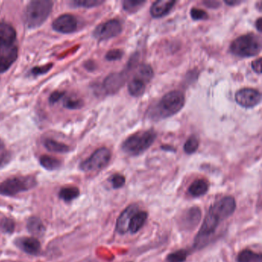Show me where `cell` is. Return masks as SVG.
<instances>
[{
    "instance_id": "obj_7",
    "label": "cell",
    "mask_w": 262,
    "mask_h": 262,
    "mask_svg": "<svg viewBox=\"0 0 262 262\" xmlns=\"http://www.w3.org/2000/svg\"><path fill=\"white\" fill-rule=\"evenodd\" d=\"M122 31V25L119 19H111L100 24L95 29L93 36L98 40H108L119 36Z\"/></svg>"
},
{
    "instance_id": "obj_27",
    "label": "cell",
    "mask_w": 262,
    "mask_h": 262,
    "mask_svg": "<svg viewBox=\"0 0 262 262\" xmlns=\"http://www.w3.org/2000/svg\"><path fill=\"white\" fill-rule=\"evenodd\" d=\"M145 4V1H136V0H125L122 2L124 10L128 13H133L138 11L140 7Z\"/></svg>"
},
{
    "instance_id": "obj_30",
    "label": "cell",
    "mask_w": 262,
    "mask_h": 262,
    "mask_svg": "<svg viewBox=\"0 0 262 262\" xmlns=\"http://www.w3.org/2000/svg\"><path fill=\"white\" fill-rule=\"evenodd\" d=\"M188 257V251L185 250H179L168 254L167 257L168 262H184Z\"/></svg>"
},
{
    "instance_id": "obj_42",
    "label": "cell",
    "mask_w": 262,
    "mask_h": 262,
    "mask_svg": "<svg viewBox=\"0 0 262 262\" xmlns=\"http://www.w3.org/2000/svg\"><path fill=\"white\" fill-rule=\"evenodd\" d=\"M255 27L257 28V30H258V32H261L262 30V19L261 18H258L257 21L255 23Z\"/></svg>"
},
{
    "instance_id": "obj_2",
    "label": "cell",
    "mask_w": 262,
    "mask_h": 262,
    "mask_svg": "<svg viewBox=\"0 0 262 262\" xmlns=\"http://www.w3.org/2000/svg\"><path fill=\"white\" fill-rule=\"evenodd\" d=\"M156 138L157 133L155 130L139 132L124 141L122 145V151L128 156H139L149 148Z\"/></svg>"
},
{
    "instance_id": "obj_18",
    "label": "cell",
    "mask_w": 262,
    "mask_h": 262,
    "mask_svg": "<svg viewBox=\"0 0 262 262\" xmlns=\"http://www.w3.org/2000/svg\"><path fill=\"white\" fill-rule=\"evenodd\" d=\"M147 217H148V213L145 211H138L130 220L128 231H130L132 234L137 233L145 225Z\"/></svg>"
},
{
    "instance_id": "obj_13",
    "label": "cell",
    "mask_w": 262,
    "mask_h": 262,
    "mask_svg": "<svg viewBox=\"0 0 262 262\" xmlns=\"http://www.w3.org/2000/svg\"><path fill=\"white\" fill-rule=\"evenodd\" d=\"M15 245L24 252L31 255H38L40 253V242L35 237H19L15 241Z\"/></svg>"
},
{
    "instance_id": "obj_34",
    "label": "cell",
    "mask_w": 262,
    "mask_h": 262,
    "mask_svg": "<svg viewBox=\"0 0 262 262\" xmlns=\"http://www.w3.org/2000/svg\"><path fill=\"white\" fill-rule=\"evenodd\" d=\"M190 14L194 20H205V19H208V13L205 10H201V9H191Z\"/></svg>"
},
{
    "instance_id": "obj_3",
    "label": "cell",
    "mask_w": 262,
    "mask_h": 262,
    "mask_svg": "<svg viewBox=\"0 0 262 262\" xmlns=\"http://www.w3.org/2000/svg\"><path fill=\"white\" fill-rule=\"evenodd\" d=\"M53 3L50 0H34L27 6L25 13V23L30 29L42 26L51 13Z\"/></svg>"
},
{
    "instance_id": "obj_38",
    "label": "cell",
    "mask_w": 262,
    "mask_h": 262,
    "mask_svg": "<svg viewBox=\"0 0 262 262\" xmlns=\"http://www.w3.org/2000/svg\"><path fill=\"white\" fill-rule=\"evenodd\" d=\"M64 95H65V93H62V92H54L50 97V103L54 104L56 102H59L63 97Z\"/></svg>"
},
{
    "instance_id": "obj_31",
    "label": "cell",
    "mask_w": 262,
    "mask_h": 262,
    "mask_svg": "<svg viewBox=\"0 0 262 262\" xmlns=\"http://www.w3.org/2000/svg\"><path fill=\"white\" fill-rule=\"evenodd\" d=\"M15 230V222L13 219L5 217L0 222V231L6 234H12Z\"/></svg>"
},
{
    "instance_id": "obj_12",
    "label": "cell",
    "mask_w": 262,
    "mask_h": 262,
    "mask_svg": "<svg viewBox=\"0 0 262 262\" xmlns=\"http://www.w3.org/2000/svg\"><path fill=\"white\" fill-rule=\"evenodd\" d=\"M126 82V73H112L105 78L103 88L107 94H115Z\"/></svg>"
},
{
    "instance_id": "obj_5",
    "label": "cell",
    "mask_w": 262,
    "mask_h": 262,
    "mask_svg": "<svg viewBox=\"0 0 262 262\" xmlns=\"http://www.w3.org/2000/svg\"><path fill=\"white\" fill-rule=\"evenodd\" d=\"M37 185V181L33 176H18L10 178L0 184V194L14 196L24 191H29Z\"/></svg>"
},
{
    "instance_id": "obj_24",
    "label": "cell",
    "mask_w": 262,
    "mask_h": 262,
    "mask_svg": "<svg viewBox=\"0 0 262 262\" xmlns=\"http://www.w3.org/2000/svg\"><path fill=\"white\" fill-rule=\"evenodd\" d=\"M44 145L47 150L52 152L67 153L70 151V147L68 145L53 140V139H46Z\"/></svg>"
},
{
    "instance_id": "obj_21",
    "label": "cell",
    "mask_w": 262,
    "mask_h": 262,
    "mask_svg": "<svg viewBox=\"0 0 262 262\" xmlns=\"http://www.w3.org/2000/svg\"><path fill=\"white\" fill-rule=\"evenodd\" d=\"M154 76L152 68L148 64H141L136 70L135 79H139L145 84L149 82Z\"/></svg>"
},
{
    "instance_id": "obj_40",
    "label": "cell",
    "mask_w": 262,
    "mask_h": 262,
    "mask_svg": "<svg viewBox=\"0 0 262 262\" xmlns=\"http://www.w3.org/2000/svg\"><path fill=\"white\" fill-rule=\"evenodd\" d=\"M203 4L206 6V7L211 9L217 8L220 6V3L217 2V1H205Z\"/></svg>"
},
{
    "instance_id": "obj_8",
    "label": "cell",
    "mask_w": 262,
    "mask_h": 262,
    "mask_svg": "<svg viewBox=\"0 0 262 262\" xmlns=\"http://www.w3.org/2000/svg\"><path fill=\"white\" fill-rule=\"evenodd\" d=\"M260 100H261V95L257 90L254 89H242L235 94L236 102L244 108H253L258 105Z\"/></svg>"
},
{
    "instance_id": "obj_17",
    "label": "cell",
    "mask_w": 262,
    "mask_h": 262,
    "mask_svg": "<svg viewBox=\"0 0 262 262\" xmlns=\"http://www.w3.org/2000/svg\"><path fill=\"white\" fill-rule=\"evenodd\" d=\"M16 33L10 24H0V47L16 43Z\"/></svg>"
},
{
    "instance_id": "obj_11",
    "label": "cell",
    "mask_w": 262,
    "mask_h": 262,
    "mask_svg": "<svg viewBox=\"0 0 262 262\" xmlns=\"http://www.w3.org/2000/svg\"><path fill=\"white\" fill-rule=\"evenodd\" d=\"M77 26V19L70 14L62 15L53 23V30L65 34L76 31Z\"/></svg>"
},
{
    "instance_id": "obj_19",
    "label": "cell",
    "mask_w": 262,
    "mask_h": 262,
    "mask_svg": "<svg viewBox=\"0 0 262 262\" xmlns=\"http://www.w3.org/2000/svg\"><path fill=\"white\" fill-rule=\"evenodd\" d=\"M27 229L30 234L36 237H41L45 233L46 228L39 217H31L27 221Z\"/></svg>"
},
{
    "instance_id": "obj_33",
    "label": "cell",
    "mask_w": 262,
    "mask_h": 262,
    "mask_svg": "<svg viewBox=\"0 0 262 262\" xmlns=\"http://www.w3.org/2000/svg\"><path fill=\"white\" fill-rule=\"evenodd\" d=\"M63 105L69 110H79L83 106V102L81 99L68 98L64 100Z\"/></svg>"
},
{
    "instance_id": "obj_25",
    "label": "cell",
    "mask_w": 262,
    "mask_h": 262,
    "mask_svg": "<svg viewBox=\"0 0 262 262\" xmlns=\"http://www.w3.org/2000/svg\"><path fill=\"white\" fill-rule=\"evenodd\" d=\"M261 255L251 250L245 249L239 253L237 262H261Z\"/></svg>"
},
{
    "instance_id": "obj_39",
    "label": "cell",
    "mask_w": 262,
    "mask_h": 262,
    "mask_svg": "<svg viewBox=\"0 0 262 262\" xmlns=\"http://www.w3.org/2000/svg\"><path fill=\"white\" fill-rule=\"evenodd\" d=\"M260 64H261V58L256 59L251 62V67L252 70L255 72L257 74L260 75L261 73V68H260Z\"/></svg>"
},
{
    "instance_id": "obj_20",
    "label": "cell",
    "mask_w": 262,
    "mask_h": 262,
    "mask_svg": "<svg viewBox=\"0 0 262 262\" xmlns=\"http://www.w3.org/2000/svg\"><path fill=\"white\" fill-rule=\"evenodd\" d=\"M208 183L205 179H197L190 185L188 193L192 197H200L208 192Z\"/></svg>"
},
{
    "instance_id": "obj_4",
    "label": "cell",
    "mask_w": 262,
    "mask_h": 262,
    "mask_svg": "<svg viewBox=\"0 0 262 262\" xmlns=\"http://www.w3.org/2000/svg\"><path fill=\"white\" fill-rule=\"evenodd\" d=\"M229 50L233 55L239 57H253L260 53L261 41L257 35L248 33L234 39L230 45Z\"/></svg>"
},
{
    "instance_id": "obj_32",
    "label": "cell",
    "mask_w": 262,
    "mask_h": 262,
    "mask_svg": "<svg viewBox=\"0 0 262 262\" xmlns=\"http://www.w3.org/2000/svg\"><path fill=\"white\" fill-rule=\"evenodd\" d=\"M10 159V154L6 148L5 144L0 139V168L8 163Z\"/></svg>"
},
{
    "instance_id": "obj_16",
    "label": "cell",
    "mask_w": 262,
    "mask_h": 262,
    "mask_svg": "<svg viewBox=\"0 0 262 262\" xmlns=\"http://www.w3.org/2000/svg\"><path fill=\"white\" fill-rule=\"evenodd\" d=\"M176 4L174 0H160L156 1L150 8V14L154 18H162L171 12Z\"/></svg>"
},
{
    "instance_id": "obj_35",
    "label": "cell",
    "mask_w": 262,
    "mask_h": 262,
    "mask_svg": "<svg viewBox=\"0 0 262 262\" xmlns=\"http://www.w3.org/2000/svg\"><path fill=\"white\" fill-rule=\"evenodd\" d=\"M124 56V52L119 49L110 50L105 55V59L108 61H117L122 59Z\"/></svg>"
},
{
    "instance_id": "obj_29",
    "label": "cell",
    "mask_w": 262,
    "mask_h": 262,
    "mask_svg": "<svg viewBox=\"0 0 262 262\" xmlns=\"http://www.w3.org/2000/svg\"><path fill=\"white\" fill-rule=\"evenodd\" d=\"M102 0H77L73 1L72 4L75 7H84V8H92V7H98L103 4Z\"/></svg>"
},
{
    "instance_id": "obj_37",
    "label": "cell",
    "mask_w": 262,
    "mask_h": 262,
    "mask_svg": "<svg viewBox=\"0 0 262 262\" xmlns=\"http://www.w3.org/2000/svg\"><path fill=\"white\" fill-rule=\"evenodd\" d=\"M53 64H47L46 66H42V67H35L34 69H33L32 70V73L34 76H38V75H42L45 74V73H48L50 70H51L52 67H53Z\"/></svg>"
},
{
    "instance_id": "obj_9",
    "label": "cell",
    "mask_w": 262,
    "mask_h": 262,
    "mask_svg": "<svg viewBox=\"0 0 262 262\" xmlns=\"http://www.w3.org/2000/svg\"><path fill=\"white\" fill-rule=\"evenodd\" d=\"M17 57L18 47L16 43L0 48V73L7 71Z\"/></svg>"
},
{
    "instance_id": "obj_41",
    "label": "cell",
    "mask_w": 262,
    "mask_h": 262,
    "mask_svg": "<svg viewBox=\"0 0 262 262\" xmlns=\"http://www.w3.org/2000/svg\"><path fill=\"white\" fill-rule=\"evenodd\" d=\"M225 3L227 5L234 7V6L239 5V4H242V1H237V0H226V1H225Z\"/></svg>"
},
{
    "instance_id": "obj_14",
    "label": "cell",
    "mask_w": 262,
    "mask_h": 262,
    "mask_svg": "<svg viewBox=\"0 0 262 262\" xmlns=\"http://www.w3.org/2000/svg\"><path fill=\"white\" fill-rule=\"evenodd\" d=\"M138 211H139V207L136 205H132L122 211L116 222V231L119 234H124L128 232L130 220Z\"/></svg>"
},
{
    "instance_id": "obj_43",
    "label": "cell",
    "mask_w": 262,
    "mask_h": 262,
    "mask_svg": "<svg viewBox=\"0 0 262 262\" xmlns=\"http://www.w3.org/2000/svg\"><path fill=\"white\" fill-rule=\"evenodd\" d=\"M162 148L164 150H168V151H176V149L171 146H165H165H162Z\"/></svg>"
},
{
    "instance_id": "obj_1",
    "label": "cell",
    "mask_w": 262,
    "mask_h": 262,
    "mask_svg": "<svg viewBox=\"0 0 262 262\" xmlns=\"http://www.w3.org/2000/svg\"><path fill=\"white\" fill-rule=\"evenodd\" d=\"M185 102V96L182 92H170L151 108L149 111L150 118L153 120L159 121L171 117L183 108Z\"/></svg>"
},
{
    "instance_id": "obj_10",
    "label": "cell",
    "mask_w": 262,
    "mask_h": 262,
    "mask_svg": "<svg viewBox=\"0 0 262 262\" xmlns=\"http://www.w3.org/2000/svg\"><path fill=\"white\" fill-rule=\"evenodd\" d=\"M211 208L222 217V220L225 221L235 211V200L231 196H226L215 202Z\"/></svg>"
},
{
    "instance_id": "obj_36",
    "label": "cell",
    "mask_w": 262,
    "mask_h": 262,
    "mask_svg": "<svg viewBox=\"0 0 262 262\" xmlns=\"http://www.w3.org/2000/svg\"><path fill=\"white\" fill-rule=\"evenodd\" d=\"M112 185H113V188H120L125 184V178L122 174H116L112 176L110 179Z\"/></svg>"
},
{
    "instance_id": "obj_26",
    "label": "cell",
    "mask_w": 262,
    "mask_h": 262,
    "mask_svg": "<svg viewBox=\"0 0 262 262\" xmlns=\"http://www.w3.org/2000/svg\"><path fill=\"white\" fill-rule=\"evenodd\" d=\"M39 162H40L41 165L44 168L50 170V171L58 169V168H60L61 164H62L59 159L49 156H41Z\"/></svg>"
},
{
    "instance_id": "obj_23",
    "label": "cell",
    "mask_w": 262,
    "mask_h": 262,
    "mask_svg": "<svg viewBox=\"0 0 262 262\" xmlns=\"http://www.w3.org/2000/svg\"><path fill=\"white\" fill-rule=\"evenodd\" d=\"M128 90L129 94L134 97H140L145 91V83L137 79H133L128 83Z\"/></svg>"
},
{
    "instance_id": "obj_22",
    "label": "cell",
    "mask_w": 262,
    "mask_h": 262,
    "mask_svg": "<svg viewBox=\"0 0 262 262\" xmlns=\"http://www.w3.org/2000/svg\"><path fill=\"white\" fill-rule=\"evenodd\" d=\"M79 194H80V191L79 188L73 186L61 188L59 193V198L66 202H71L72 201L77 199Z\"/></svg>"
},
{
    "instance_id": "obj_28",
    "label": "cell",
    "mask_w": 262,
    "mask_h": 262,
    "mask_svg": "<svg viewBox=\"0 0 262 262\" xmlns=\"http://www.w3.org/2000/svg\"><path fill=\"white\" fill-rule=\"evenodd\" d=\"M199 146V139L195 136H191L187 139L186 142L184 145V150L187 154L191 155L197 151Z\"/></svg>"
},
{
    "instance_id": "obj_6",
    "label": "cell",
    "mask_w": 262,
    "mask_h": 262,
    "mask_svg": "<svg viewBox=\"0 0 262 262\" xmlns=\"http://www.w3.org/2000/svg\"><path fill=\"white\" fill-rule=\"evenodd\" d=\"M111 151L103 147L96 150L86 160L80 164V169L86 172L99 171L105 168L111 160Z\"/></svg>"
},
{
    "instance_id": "obj_15",
    "label": "cell",
    "mask_w": 262,
    "mask_h": 262,
    "mask_svg": "<svg viewBox=\"0 0 262 262\" xmlns=\"http://www.w3.org/2000/svg\"><path fill=\"white\" fill-rule=\"evenodd\" d=\"M202 212L200 208L192 207L189 208L182 217V228L186 230L194 229L201 221Z\"/></svg>"
}]
</instances>
